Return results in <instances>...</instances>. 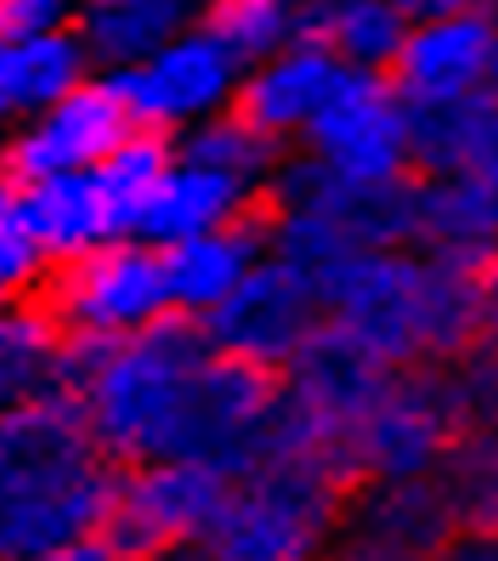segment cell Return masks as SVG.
Listing matches in <instances>:
<instances>
[{"instance_id": "obj_20", "label": "cell", "mask_w": 498, "mask_h": 561, "mask_svg": "<svg viewBox=\"0 0 498 561\" xmlns=\"http://www.w3.org/2000/svg\"><path fill=\"white\" fill-rule=\"evenodd\" d=\"M453 534H498V425L453 437L430 466Z\"/></svg>"}, {"instance_id": "obj_25", "label": "cell", "mask_w": 498, "mask_h": 561, "mask_svg": "<svg viewBox=\"0 0 498 561\" xmlns=\"http://www.w3.org/2000/svg\"><path fill=\"white\" fill-rule=\"evenodd\" d=\"M35 561H130L108 534H91V539H74V545H62V550H46Z\"/></svg>"}, {"instance_id": "obj_7", "label": "cell", "mask_w": 498, "mask_h": 561, "mask_svg": "<svg viewBox=\"0 0 498 561\" xmlns=\"http://www.w3.org/2000/svg\"><path fill=\"white\" fill-rule=\"evenodd\" d=\"M40 307L57 318L62 335H137L171 312L164 255L142 239L96 244L74 261H57L40 289Z\"/></svg>"}, {"instance_id": "obj_12", "label": "cell", "mask_w": 498, "mask_h": 561, "mask_svg": "<svg viewBox=\"0 0 498 561\" xmlns=\"http://www.w3.org/2000/svg\"><path fill=\"white\" fill-rule=\"evenodd\" d=\"M130 130H137V125H130L114 80L91 75L85 85H74L46 114H35V119H23V125L7 130L0 176L28 187V182H51V176H69V171H91V164H103L130 137Z\"/></svg>"}, {"instance_id": "obj_23", "label": "cell", "mask_w": 498, "mask_h": 561, "mask_svg": "<svg viewBox=\"0 0 498 561\" xmlns=\"http://www.w3.org/2000/svg\"><path fill=\"white\" fill-rule=\"evenodd\" d=\"M51 278V255L28 221L23 187L0 176V307L18 301H40V289Z\"/></svg>"}, {"instance_id": "obj_29", "label": "cell", "mask_w": 498, "mask_h": 561, "mask_svg": "<svg viewBox=\"0 0 498 561\" xmlns=\"http://www.w3.org/2000/svg\"><path fill=\"white\" fill-rule=\"evenodd\" d=\"M0 148H7V130H0Z\"/></svg>"}, {"instance_id": "obj_8", "label": "cell", "mask_w": 498, "mask_h": 561, "mask_svg": "<svg viewBox=\"0 0 498 561\" xmlns=\"http://www.w3.org/2000/svg\"><path fill=\"white\" fill-rule=\"evenodd\" d=\"M328 171L357 182H396L414 176V108L380 69H346L323 114L294 142Z\"/></svg>"}, {"instance_id": "obj_10", "label": "cell", "mask_w": 498, "mask_h": 561, "mask_svg": "<svg viewBox=\"0 0 498 561\" xmlns=\"http://www.w3.org/2000/svg\"><path fill=\"white\" fill-rule=\"evenodd\" d=\"M221 488H227V471L205 466V459H142V466H119L103 534L130 561H153L164 550L187 545L193 534H205Z\"/></svg>"}, {"instance_id": "obj_13", "label": "cell", "mask_w": 498, "mask_h": 561, "mask_svg": "<svg viewBox=\"0 0 498 561\" xmlns=\"http://www.w3.org/2000/svg\"><path fill=\"white\" fill-rule=\"evenodd\" d=\"M493 62H498V12H442L408 23L385 75L408 96V108H425L487 91Z\"/></svg>"}, {"instance_id": "obj_22", "label": "cell", "mask_w": 498, "mask_h": 561, "mask_svg": "<svg viewBox=\"0 0 498 561\" xmlns=\"http://www.w3.org/2000/svg\"><path fill=\"white\" fill-rule=\"evenodd\" d=\"M301 7L306 0H198V23L221 35L244 62H260L278 46L301 41Z\"/></svg>"}, {"instance_id": "obj_2", "label": "cell", "mask_w": 498, "mask_h": 561, "mask_svg": "<svg viewBox=\"0 0 498 561\" xmlns=\"http://www.w3.org/2000/svg\"><path fill=\"white\" fill-rule=\"evenodd\" d=\"M317 295L328 335L385 369L498 346V250H351Z\"/></svg>"}, {"instance_id": "obj_16", "label": "cell", "mask_w": 498, "mask_h": 561, "mask_svg": "<svg viewBox=\"0 0 498 561\" xmlns=\"http://www.w3.org/2000/svg\"><path fill=\"white\" fill-rule=\"evenodd\" d=\"M164 289H171V312L182 318H205L216 312L232 289L250 278V267L267 255V233H260V216L232 221V227H210V233H193L182 244H164Z\"/></svg>"}, {"instance_id": "obj_24", "label": "cell", "mask_w": 498, "mask_h": 561, "mask_svg": "<svg viewBox=\"0 0 498 561\" xmlns=\"http://www.w3.org/2000/svg\"><path fill=\"white\" fill-rule=\"evenodd\" d=\"M85 0H0V35H28V28H74Z\"/></svg>"}, {"instance_id": "obj_6", "label": "cell", "mask_w": 498, "mask_h": 561, "mask_svg": "<svg viewBox=\"0 0 498 561\" xmlns=\"http://www.w3.org/2000/svg\"><path fill=\"white\" fill-rule=\"evenodd\" d=\"M244 69L250 62L193 18L182 35H171L159 51H148L142 62H130L125 75H108V80L119 91L130 125L148 130V137L176 142L193 125L239 108Z\"/></svg>"}, {"instance_id": "obj_5", "label": "cell", "mask_w": 498, "mask_h": 561, "mask_svg": "<svg viewBox=\"0 0 498 561\" xmlns=\"http://www.w3.org/2000/svg\"><path fill=\"white\" fill-rule=\"evenodd\" d=\"M164 159H171V142L148 137V130H130V137L103 164H91V171L28 182L23 205H28V221H35V233H40V244L51 255V267L96 250V244L130 239L137 210H142V193L164 171Z\"/></svg>"}, {"instance_id": "obj_3", "label": "cell", "mask_w": 498, "mask_h": 561, "mask_svg": "<svg viewBox=\"0 0 498 561\" xmlns=\"http://www.w3.org/2000/svg\"><path fill=\"white\" fill-rule=\"evenodd\" d=\"M119 466L69 391L0 414V561H35L108 527Z\"/></svg>"}, {"instance_id": "obj_27", "label": "cell", "mask_w": 498, "mask_h": 561, "mask_svg": "<svg viewBox=\"0 0 498 561\" xmlns=\"http://www.w3.org/2000/svg\"><path fill=\"white\" fill-rule=\"evenodd\" d=\"M408 18H442V12H498V0H396Z\"/></svg>"}, {"instance_id": "obj_9", "label": "cell", "mask_w": 498, "mask_h": 561, "mask_svg": "<svg viewBox=\"0 0 498 561\" xmlns=\"http://www.w3.org/2000/svg\"><path fill=\"white\" fill-rule=\"evenodd\" d=\"M205 335L239 363H255L267 375H283L317 335H323V295L289 261L260 255L250 278L227 295L216 312L198 318Z\"/></svg>"}, {"instance_id": "obj_11", "label": "cell", "mask_w": 498, "mask_h": 561, "mask_svg": "<svg viewBox=\"0 0 498 561\" xmlns=\"http://www.w3.org/2000/svg\"><path fill=\"white\" fill-rule=\"evenodd\" d=\"M453 516L430 471L419 477H362L346 488L335 545L323 561H442Z\"/></svg>"}, {"instance_id": "obj_15", "label": "cell", "mask_w": 498, "mask_h": 561, "mask_svg": "<svg viewBox=\"0 0 498 561\" xmlns=\"http://www.w3.org/2000/svg\"><path fill=\"white\" fill-rule=\"evenodd\" d=\"M340 75H346V62L301 35V41H289L273 57H260V62H250V69H244L239 114L250 125L267 130L273 142L294 148V142L306 137V125L323 114V103L335 96Z\"/></svg>"}, {"instance_id": "obj_28", "label": "cell", "mask_w": 498, "mask_h": 561, "mask_svg": "<svg viewBox=\"0 0 498 561\" xmlns=\"http://www.w3.org/2000/svg\"><path fill=\"white\" fill-rule=\"evenodd\" d=\"M493 85H498V62H493Z\"/></svg>"}, {"instance_id": "obj_14", "label": "cell", "mask_w": 498, "mask_h": 561, "mask_svg": "<svg viewBox=\"0 0 498 561\" xmlns=\"http://www.w3.org/2000/svg\"><path fill=\"white\" fill-rule=\"evenodd\" d=\"M250 216H260V193L250 182L227 176V171H210V164H198V159L171 148L164 171L142 193V210H137L130 239L164 250V244H182L193 233L232 227V221H250Z\"/></svg>"}, {"instance_id": "obj_17", "label": "cell", "mask_w": 498, "mask_h": 561, "mask_svg": "<svg viewBox=\"0 0 498 561\" xmlns=\"http://www.w3.org/2000/svg\"><path fill=\"white\" fill-rule=\"evenodd\" d=\"M96 69L74 28H28V35H0V130L46 114Z\"/></svg>"}, {"instance_id": "obj_1", "label": "cell", "mask_w": 498, "mask_h": 561, "mask_svg": "<svg viewBox=\"0 0 498 561\" xmlns=\"http://www.w3.org/2000/svg\"><path fill=\"white\" fill-rule=\"evenodd\" d=\"M114 466L205 459L227 477L260 459L278 375L227 357L205 323L164 312L137 335H62V380Z\"/></svg>"}, {"instance_id": "obj_18", "label": "cell", "mask_w": 498, "mask_h": 561, "mask_svg": "<svg viewBox=\"0 0 498 561\" xmlns=\"http://www.w3.org/2000/svg\"><path fill=\"white\" fill-rule=\"evenodd\" d=\"M198 18V0H85L74 35L96 75H125Z\"/></svg>"}, {"instance_id": "obj_26", "label": "cell", "mask_w": 498, "mask_h": 561, "mask_svg": "<svg viewBox=\"0 0 498 561\" xmlns=\"http://www.w3.org/2000/svg\"><path fill=\"white\" fill-rule=\"evenodd\" d=\"M442 561H498V534H453Z\"/></svg>"}, {"instance_id": "obj_21", "label": "cell", "mask_w": 498, "mask_h": 561, "mask_svg": "<svg viewBox=\"0 0 498 561\" xmlns=\"http://www.w3.org/2000/svg\"><path fill=\"white\" fill-rule=\"evenodd\" d=\"M171 148L187 153V159H198V164H210V171H227V176L250 182L255 193H267L278 159L289 153V148L273 142L260 125H250L239 108H227V114H216V119H205V125H193L187 137H176Z\"/></svg>"}, {"instance_id": "obj_4", "label": "cell", "mask_w": 498, "mask_h": 561, "mask_svg": "<svg viewBox=\"0 0 498 561\" xmlns=\"http://www.w3.org/2000/svg\"><path fill=\"white\" fill-rule=\"evenodd\" d=\"M346 482L317 459L267 443L260 459L232 471L205 534L153 561H323L335 545Z\"/></svg>"}, {"instance_id": "obj_19", "label": "cell", "mask_w": 498, "mask_h": 561, "mask_svg": "<svg viewBox=\"0 0 498 561\" xmlns=\"http://www.w3.org/2000/svg\"><path fill=\"white\" fill-rule=\"evenodd\" d=\"M408 12L396 0H306L301 7V35L335 51L346 69H391L396 46L408 35Z\"/></svg>"}]
</instances>
